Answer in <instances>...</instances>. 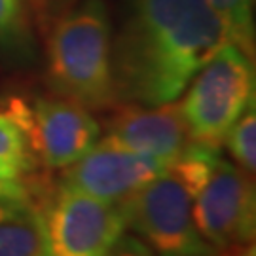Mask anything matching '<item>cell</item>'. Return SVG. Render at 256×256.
Instances as JSON below:
<instances>
[{
    "label": "cell",
    "mask_w": 256,
    "mask_h": 256,
    "mask_svg": "<svg viewBox=\"0 0 256 256\" xmlns=\"http://www.w3.org/2000/svg\"><path fill=\"white\" fill-rule=\"evenodd\" d=\"M230 28L209 0H138L114 68L116 97L174 101L224 44Z\"/></svg>",
    "instance_id": "6da1fadb"
},
{
    "label": "cell",
    "mask_w": 256,
    "mask_h": 256,
    "mask_svg": "<svg viewBox=\"0 0 256 256\" xmlns=\"http://www.w3.org/2000/svg\"><path fill=\"white\" fill-rule=\"evenodd\" d=\"M220 150L190 142L162 173L124 202L128 226L154 256H216L196 228L192 205Z\"/></svg>",
    "instance_id": "7a4b0ae2"
},
{
    "label": "cell",
    "mask_w": 256,
    "mask_h": 256,
    "mask_svg": "<svg viewBox=\"0 0 256 256\" xmlns=\"http://www.w3.org/2000/svg\"><path fill=\"white\" fill-rule=\"evenodd\" d=\"M110 25L101 0H88L55 25L50 38V78L57 92L84 108L116 99Z\"/></svg>",
    "instance_id": "3957f363"
},
{
    "label": "cell",
    "mask_w": 256,
    "mask_h": 256,
    "mask_svg": "<svg viewBox=\"0 0 256 256\" xmlns=\"http://www.w3.org/2000/svg\"><path fill=\"white\" fill-rule=\"evenodd\" d=\"M252 101L250 59L238 44L228 42L194 76L180 102L190 140L220 150L232 126Z\"/></svg>",
    "instance_id": "277c9868"
},
{
    "label": "cell",
    "mask_w": 256,
    "mask_h": 256,
    "mask_svg": "<svg viewBox=\"0 0 256 256\" xmlns=\"http://www.w3.org/2000/svg\"><path fill=\"white\" fill-rule=\"evenodd\" d=\"M40 210L48 256H108L124 236V203H108L61 186Z\"/></svg>",
    "instance_id": "5b68a950"
},
{
    "label": "cell",
    "mask_w": 256,
    "mask_h": 256,
    "mask_svg": "<svg viewBox=\"0 0 256 256\" xmlns=\"http://www.w3.org/2000/svg\"><path fill=\"white\" fill-rule=\"evenodd\" d=\"M8 114L19 124L28 148L50 169H64L99 140V124L74 101L36 99L30 106L14 101Z\"/></svg>",
    "instance_id": "8992f818"
},
{
    "label": "cell",
    "mask_w": 256,
    "mask_h": 256,
    "mask_svg": "<svg viewBox=\"0 0 256 256\" xmlns=\"http://www.w3.org/2000/svg\"><path fill=\"white\" fill-rule=\"evenodd\" d=\"M196 228L216 252L252 243L256 224L254 184L248 173L218 158L192 205Z\"/></svg>",
    "instance_id": "52a82bcc"
},
{
    "label": "cell",
    "mask_w": 256,
    "mask_h": 256,
    "mask_svg": "<svg viewBox=\"0 0 256 256\" xmlns=\"http://www.w3.org/2000/svg\"><path fill=\"white\" fill-rule=\"evenodd\" d=\"M167 165L169 162L129 150L106 135L80 160L64 167L61 186L102 202L124 203Z\"/></svg>",
    "instance_id": "ba28073f"
},
{
    "label": "cell",
    "mask_w": 256,
    "mask_h": 256,
    "mask_svg": "<svg viewBox=\"0 0 256 256\" xmlns=\"http://www.w3.org/2000/svg\"><path fill=\"white\" fill-rule=\"evenodd\" d=\"M108 137L122 146L164 162H173L192 142L180 102H164L152 108L124 106L108 124Z\"/></svg>",
    "instance_id": "9c48e42d"
},
{
    "label": "cell",
    "mask_w": 256,
    "mask_h": 256,
    "mask_svg": "<svg viewBox=\"0 0 256 256\" xmlns=\"http://www.w3.org/2000/svg\"><path fill=\"white\" fill-rule=\"evenodd\" d=\"M0 256H48L42 214L30 202L0 216Z\"/></svg>",
    "instance_id": "30bf717a"
},
{
    "label": "cell",
    "mask_w": 256,
    "mask_h": 256,
    "mask_svg": "<svg viewBox=\"0 0 256 256\" xmlns=\"http://www.w3.org/2000/svg\"><path fill=\"white\" fill-rule=\"evenodd\" d=\"M32 165L34 156L23 129L8 112H0V176L19 178V174L30 171Z\"/></svg>",
    "instance_id": "8fae6325"
},
{
    "label": "cell",
    "mask_w": 256,
    "mask_h": 256,
    "mask_svg": "<svg viewBox=\"0 0 256 256\" xmlns=\"http://www.w3.org/2000/svg\"><path fill=\"white\" fill-rule=\"evenodd\" d=\"M224 144L228 146L230 154L238 165L247 171L248 174L254 173L256 169V112L254 101L243 110V114L236 120L228 135L224 138Z\"/></svg>",
    "instance_id": "7c38bea8"
},
{
    "label": "cell",
    "mask_w": 256,
    "mask_h": 256,
    "mask_svg": "<svg viewBox=\"0 0 256 256\" xmlns=\"http://www.w3.org/2000/svg\"><path fill=\"white\" fill-rule=\"evenodd\" d=\"M226 21L232 42L238 44L245 54L252 52L254 38V0H209Z\"/></svg>",
    "instance_id": "4fadbf2b"
},
{
    "label": "cell",
    "mask_w": 256,
    "mask_h": 256,
    "mask_svg": "<svg viewBox=\"0 0 256 256\" xmlns=\"http://www.w3.org/2000/svg\"><path fill=\"white\" fill-rule=\"evenodd\" d=\"M27 40L21 0H0V48H19Z\"/></svg>",
    "instance_id": "5bb4252c"
},
{
    "label": "cell",
    "mask_w": 256,
    "mask_h": 256,
    "mask_svg": "<svg viewBox=\"0 0 256 256\" xmlns=\"http://www.w3.org/2000/svg\"><path fill=\"white\" fill-rule=\"evenodd\" d=\"M108 256H154L152 250L133 236H122Z\"/></svg>",
    "instance_id": "9a60e30c"
},
{
    "label": "cell",
    "mask_w": 256,
    "mask_h": 256,
    "mask_svg": "<svg viewBox=\"0 0 256 256\" xmlns=\"http://www.w3.org/2000/svg\"><path fill=\"white\" fill-rule=\"evenodd\" d=\"M0 198H14V200H30L28 186L21 182L19 178L12 176H0Z\"/></svg>",
    "instance_id": "2e32d148"
},
{
    "label": "cell",
    "mask_w": 256,
    "mask_h": 256,
    "mask_svg": "<svg viewBox=\"0 0 256 256\" xmlns=\"http://www.w3.org/2000/svg\"><path fill=\"white\" fill-rule=\"evenodd\" d=\"M218 256H256V248L252 243H245V245H232V247L222 248Z\"/></svg>",
    "instance_id": "e0dca14e"
},
{
    "label": "cell",
    "mask_w": 256,
    "mask_h": 256,
    "mask_svg": "<svg viewBox=\"0 0 256 256\" xmlns=\"http://www.w3.org/2000/svg\"><path fill=\"white\" fill-rule=\"evenodd\" d=\"M28 2L32 4V8H34V10H38V12H44L50 0H28Z\"/></svg>",
    "instance_id": "ac0fdd59"
}]
</instances>
